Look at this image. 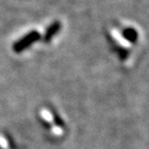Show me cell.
I'll return each mask as SVG.
<instances>
[{
	"mask_svg": "<svg viewBox=\"0 0 149 149\" xmlns=\"http://www.w3.org/2000/svg\"><path fill=\"white\" fill-rule=\"evenodd\" d=\"M111 35H112V37L114 38L116 41L120 43L121 46H123L125 47H130V43H129V42H128L125 38L122 37V35L119 33L118 31H116L115 29H112V30H111Z\"/></svg>",
	"mask_w": 149,
	"mask_h": 149,
	"instance_id": "6da1fadb",
	"label": "cell"
},
{
	"mask_svg": "<svg viewBox=\"0 0 149 149\" xmlns=\"http://www.w3.org/2000/svg\"><path fill=\"white\" fill-rule=\"evenodd\" d=\"M40 114H41V117L43 118L45 121H47V123L52 124V123H53V121H54V118H53L52 113L50 112V111H47V109H42L41 112H40Z\"/></svg>",
	"mask_w": 149,
	"mask_h": 149,
	"instance_id": "7a4b0ae2",
	"label": "cell"
},
{
	"mask_svg": "<svg viewBox=\"0 0 149 149\" xmlns=\"http://www.w3.org/2000/svg\"><path fill=\"white\" fill-rule=\"evenodd\" d=\"M52 133L56 136H60L63 135V129L58 125H53L52 127Z\"/></svg>",
	"mask_w": 149,
	"mask_h": 149,
	"instance_id": "3957f363",
	"label": "cell"
},
{
	"mask_svg": "<svg viewBox=\"0 0 149 149\" xmlns=\"http://www.w3.org/2000/svg\"><path fill=\"white\" fill-rule=\"evenodd\" d=\"M0 147L2 149H8L9 148V144L8 141L3 136H0Z\"/></svg>",
	"mask_w": 149,
	"mask_h": 149,
	"instance_id": "277c9868",
	"label": "cell"
}]
</instances>
